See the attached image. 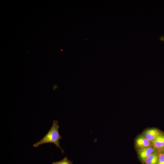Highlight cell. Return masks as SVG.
I'll return each instance as SVG.
<instances>
[{"mask_svg":"<svg viewBox=\"0 0 164 164\" xmlns=\"http://www.w3.org/2000/svg\"><path fill=\"white\" fill-rule=\"evenodd\" d=\"M151 143L156 151L161 152L164 149V133L162 132Z\"/></svg>","mask_w":164,"mask_h":164,"instance_id":"277c9868","label":"cell"},{"mask_svg":"<svg viewBox=\"0 0 164 164\" xmlns=\"http://www.w3.org/2000/svg\"><path fill=\"white\" fill-rule=\"evenodd\" d=\"M160 40L162 41H164V37L163 36H162L161 37V38H160Z\"/></svg>","mask_w":164,"mask_h":164,"instance_id":"9c48e42d","label":"cell"},{"mask_svg":"<svg viewBox=\"0 0 164 164\" xmlns=\"http://www.w3.org/2000/svg\"><path fill=\"white\" fill-rule=\"evenodd\" d=\"M162 132L157 128H152L144 131L142 135L151 142Z\"/></svg>","mask_w":164,"mask_h":164,"instance_id":"3957f363","label":"cell"},{"mask_svg":"<svg viewBox=\"0 0 164 164\" xmlns=\"http://www.w3.org/2000/svg\"><path fill=\"white\" fill-rule=\"evenodd\" d=\"M164 153V149L162 150V151L161 152Z\"/></svg>","mask_w":164,"mask_h":164,"instance_id":"30bf717a","label":"cell"},{"mask_svg":"<svg viewBox=\"0 0 164 164\" xmlns=\"http://www.w3.org/2000/svg\"><path fill=\"white\" fill-rule=\"evenodd\" d=\"M59 125L57 120H54L50 129L46 135L40 141L33 144L34 147L36 148L44 144L52 143L55 144L60 150L63 154L65 152L61 148L59 141L62 138L59 132Z\"/></svg>","mask_w":164,"mask_h":164,"instance_id":"6da1fadb","label":"cell"},{"mask_svg":"<svg viewBox=\"0 0 164 164\" xmlns=\"http://www.w3.org/2000/svg\"><path fill=\"white\" fill-rule=\"evenodd\" d=\"M155 151L156 150L152 145L143 149H138V154L139 159L143 164L147 157Z\"/></svg>","mask_w":164,"mask_h":164,"instance_id":"7a4b0ae2","label":"cell"},{"mask_svg":"<svg viewBox=\"0 0 164 164\" xmlns=\"http://www.w3.org/2000/svg\"><path fill=\"white\" fill-rule=\"evenodd\" d=\"M159 156V162L158 164H164V153L158 152Z\"/></svg>","mask_w":164,"mask_h":164,"instance_id":"ba28073f","label":"cell"},{"mask_svg":"<svg viewBox=\"0 0 164 164\" xmlns=\"http://www.w3.org/2000/svg\"><path fill=\"white\" fill-rule=\"evenodd\" d=\"M135 145L138 149L146 148L152 145L151 142L142 135L138 137L135 140Z\"/></svg>","mask_w":164,"mask_h":164,"instance_id":"5b68a950","label":"cell"},{"mask_svg":"<svg viewBox=\"0 0 164 164\" xmlns=\"http://www.w3.org/2000/svg\"><path fill=\"white\" fill-rule=\"evenodd\" d=\"M159 159L158 152L155 151L147 157L143 164H158Z\"/></svg>","mask_w":164,"mask_h":164,"instance_id":"8992f818","label":"cell"},{"mask_svg":"<svg viewBox=\"0 0 164 164\" xmlns=\"http://www.w3.org/2000/svg\"><path fill=\"white\" fill-rule=\"evenodd\" d=\"M72 162V161L69 160L67 157H65L60 161L53 162L52 164H73Z\"/></svg>","mask_w":164,"mask_h":164,"instance_id":"52a82bcc","label":"cell"}]
</instances>
